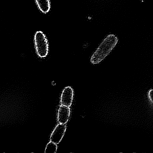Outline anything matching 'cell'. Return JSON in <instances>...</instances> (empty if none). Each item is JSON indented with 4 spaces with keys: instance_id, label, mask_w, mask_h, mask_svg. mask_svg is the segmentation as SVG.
Returning <instances> with one entry per match:
<instances>
[{
    "instance_id": "cell-5",
    "label": "cell",
    "mask_w": 153,
    "mask_h": 153,
    "mask_svg": "<svg viewBox=\"0 0 153 153\" xmlns=\"http://www.w3.org/2000/svg\"><path fill=\"white\" fill-rule=\"evenodd\" d=\"M70 114L69 107L62 105L58 112V120L59 123L65 124L68 120Z\"/></svg>"
},
{
    "instance_id": "cell-2",
    "label": "cell",
    "mask_w": 153,
    "mask_h": 153,
    "mask_svg": "<svg viewBox=\"0 0 153 153\" xmlns=\"http://www.w3.org/2000/svg\"><path fill=\"white\" fill-rule=\"evenodd\" d=\"M35 46L37 55L40 58H45L49 52V43L45 35L42 31H37L34 37Z\"/></svg>"
},
{
    "instance_id": "cell-3",
    "label": "cell",
    "mask_w": 153,
    "mask_h": 153,
    "mask_svg": "<svg viewBox=\"0 0 153 153\" xmlns=\"http://www.w3.org/2000/svg\"><path fill=\"white\" fill-rule=\"evenodd\" d=\"M66 130V126L65 124L59 123L58 124L51 136V141L56 144H59L61 141Z\"/></svg>"
},
{
    "instance_id": "cell-7",
    "label": "cell",
    "mask_w": 153,
    "mask_h": 153,
    "mask_svg": "<svg viewBox=\"0 0 153 153\" xmlns=\"http://www.w3.org/2000/svg\"><path fill=\"white\" fill-rule=\"evenodd\" d=\"M57 144L51 141L46 146L45 153H55L57 152Z\"/></svg>"
},
{
    "instance_id": "cell-1",
    "label": "cell",
    "mask_w": 153,
    "mask_h": 153,
    "mask_svg": "<svg viewBox=\"0 0 153 153\" xmlns=\"http://www.w3.org/2000/svg\"><path fill=\"white\" fill-rule=\"evenodd\" d=\"M118 42V38L114 35L107 36L91 57V63L96 64L101 62L111 52Z\"/></svg>"
},
{
    "instance_id": "cell-8",
    "label": "cell",
    "mask_w": 153,
    "mask_h": 153,
    "mask_svg": "<svg viewBox=\"0 0 153 153\" xmlns=\"http://www.w3.org/2000/svg\"><path fill=\"white\" fill-rule=\"evenodd\" d=\"M153 91L152 89H151L149 92V100L151 101V102H153Z\"/></svg>"
},
{
    "instance_id": "cell-6",
    "label": "cell",
    "mask_w": 153,
    "mask_h": 153,
    "mask_svg": "<svg viewBox=\"0 0 153 153\" xmlns=\"http://www.w3.org/2000/svg\"><path fill=\"white\" fill-rule=\"evenodd\" d=\"M37 7L43 14H47L50 11L51 8L50 0H35Z\"/></svg>"
},
{
    "instance_id": "cell-4",
    "label": "cell",
    "mask_w": 153,
    "mask_h": 153,
    "mask_svg": "<svg viewBox=\"0 0 153 153\" xmlns=\"http://www.w3.org/2000/svg\"><path fill=\"white\" fill-rule=\"evenodd\" d=\"M73 91L71 87L65 88L62 94L61 103L62 105L70 107L73 101Z\"/></svg>"
}]
</instances>
